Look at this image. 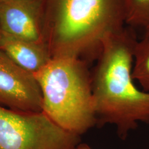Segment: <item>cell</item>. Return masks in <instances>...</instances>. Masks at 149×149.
Segmentation results:
<instances>
[{"label": "cell", "instance_id": "1", "mask_svg": "<svg viewBox=\"0 0 149 149\" xmlns=\"http://www.w3.org/2000/svg\"><path fill=\"white\" fill-rule=\"evenodd\" d=\"M137 42L125 27L107 37L92 74L97 124L114 125L123 140L139 123L149 125V93L138 89L132 77Z\"/></svg>", "mask_w": 149, "mask_h": 149}, {"label": "cell", "instance_id": "2", "mask_svg": "<svg viewBox=\"0 0 149 149\" xmlns=\"http://www.w3.org/2000/svg\"><path fill=\"white\" fill-rule=\"evenodd\" d=\"M125 24L123 0H44V36L52 58L97 59L103 40Z\"/></svg>", "mask_w": 149, "mask_h": 149}, {"label": "cell", "instance_id": "3", "mask_svg": "<svg viewBox=\"0 0 149 149\" xmlns=\"http://www.w3.org/2000/svg\"><path fill=\"white\" fill-rule=\"evenodd\" d=\"M34 75L42 92V112L59 127L80 136L97 124L87 62L52 58Z\"/></svg>", "mask_w": 149, "mask_h": 149}, {"label": "cell", "instance_id": "4", "mask_svg": "<svg viewBox=\"0 0 149 149\" xmlns=\"http://www.w3.org/2000/svg\"><path fill=\"white\" fill-rule=\"evenodd\" d=\"M80 136L61 128L43 112L0 105V149H74Z\"/></svg>", "mask_w": 149, "mask_h": 149}, {"label": "cell", "instance_id": "5", "mask_svg": "<svg viewBox=\"0 0 149 149\" xmlns=\"http://www.w3.org/2000/svg\"><path fill=\"white\" fill-rule=\"evenodd\" d=\"M0 105L26 112H42V95L34 75L0 50Z\"/></svg>", "mask_w": 149, "mask_h": 149}, {"label": "cell", "instance_id": "6", "mask_svg": "<svg viewBox=\"0 0 149 149\" xmlns=\"http://www.w3.org/2000/svg\"><path fill=\"white\" fill-rule=\"evenodd\" d=\"M2 32L33 43L46 44L44 0H9L0 3Z\"/></svg>", "mask_w": 149, "mask_h": 149}, {"label": "cell", "instance_id": "7", "mask_svg": "<svg viewBox=\"0 0 149 149\" xmlns=\"http://www.w3.org/2000/svg\"><path fill=\"white\" fill-rule=\"evenodd\" d=\"M0 50L17 65L34 74L52 59L46 44L33 43L2 32Z\"/></svg>", "mask_w": 149, "mask_h": 149}, {"label": "cell", "instance_id": "8", "mask_svg": "<svg viewBox=\"0 0 149 149\" xmlns=\"http://www.w3.org/2000/svg\"><path fill=\"white\" fill-rule=\"evenodd\" d=\"M132 77L138 81L144 91L149 93V33H145L136 44Z\"/></svg>", "mask_w": 149, "mask_h": 149}, {"label": "cell", "instance_id": "9", "mask_svg": "<svg viewBox=\"0 0 149 149\" xmlns=\"http://www.w3.org/2000/svg\"><path fill=\"white\" fill-rule=\"evenodd\" d=\"M125 24L149 33V0H123Z\"/></svg>", "mask_w": 149, "mask_h": 149}, {"label": "cell", "instance_id": "10", "mask_svg": "<svg viewBox=\"0 0 149 149\" xmlns=\"http://www.w3.org/2000/svg\"><path fill=\"white\" fill-rule=\"evenodd\" d=\"M74 149H92L90 146L87 145V144H85V143H80Z\"/></svg>", "mask_w": 149, "mask_h": 149}, {"label": "cell", "instance_id": "11", "mask_svg": "<svg viewBox=\"0 0 149 149\" xmlns=\"http://www.w3.org/2000/svg\"><path fill=\"white\" fill-rule=\"evenodd\" d=\"M9 1V0H0V3L5 2H6V1Z\"/></svg>", "mask_w": 149, "mask_h": 149}, {"label": "cell", "instance_id": "12", "mask_svg": "<svg viewBox=\"0 0 149 149\" xmlns=\"http://www.w3.org/2000/svg\"><path fill=\"white\" fill-rule=\"evenodd\" d=\"M2 29H1V27H0V38H1V34H2Z\"/></svg>", "mask_w": 149, "mask_h": 149}]
</instances>
